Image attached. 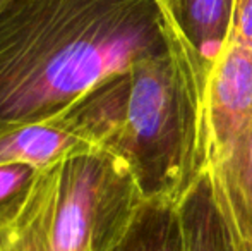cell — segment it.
<instances>
[{"instance_id": "cell-3", "label": "cell", "mask_w": 252, "mask_h": 251, "mask_svg": "<svg viewBox=\"0 0 252 251\" xmlns=\"http://www.w3.org/2000/svg\"><path fill=\"white\" fill-rule=\"evenodd\" d=\"M146 201L136 176L100 148L74 153L38 176L2 251H113Z\"/></svg>"}, {"instance_id": "cell-8", "label": "cell", "mask_w": 252, "mask_h": 251, "mask_svg": "<svg viewBox=\"0 0 252 251\" xmlns=\"http://www.w3.org/2000/svg\"><path fill=\"white\" fill-rule=\"evenodd\" d=\"M113 251H184L179 205L146 198Z\"/></svg>"}, {"instance_id": "cell-10", "label": "cell", "mask_w": 252, "mask_h": 251, "mask_svg": "<svg viewBox=\"0 0 252 251\" xmlns=\"http://www.w3.org/2000/svg\"><path fill=\"white\" fill-rule=\"evenodd\" d=\"M41 171L30 164L0 167V238L19 218Z\"/></svg>"}, {"instance_id": "cell-11", "label": "cell", "mask_w": 252, "mask_h": 251, "mask_svg": "<svg viewBox=\"0 0 252 251\" xmlns=\"http://www.w3.org/2000/svg\"><path fill=\"white\" fill-rule=\"evenodd\" d=\"M228 36L252 45V0H233Z\"/></svg>"}, {"instance_id": "cell-12", "label": "cell", "mask_w": 252, "mask_h": 251, "mask_svg": "<svg viewBox=\"0 0 252 251\" xmlns=\"http://www.w3.org/2000/svg\"><path fill=\"white\" fill-rule=\"evenodd\" d=\"M159 5L163 7V10H165V16H166V21H168V28H172V30H182L180 28V24L177 23V3H179V0H158Z\"/></svg>"}, {"instance_id": "cell-7", "label": "cell", "mask_w": 252, "mask_h": 251, "mask_svg": "<svg viewBox=\"0 0 252 251\" xmlns=\"http://www.w3.org/2000/svg\"><path fill=\"white\" fill-rule=\"evenodd\" d=\"M232 5L233 0H179L177 3V23L208 69L228 36Z\"/></svg>"}, {"instance_id": "cell-6", "label": "cell", "mask_w": 252, "mask_h": 251, "mask_svg": "<svg viewBox=\"0 0 252 251\" xmlns=\"http://www.w3.org/2000/svg\"><path fill=\"white\" fill-rule=\"evenodd\" d=\"M91 148L55 119L43 122H0V167L30 164L47 169Z\"/></svg>"}, {"instance_id": "cell-4", "label": "cell", "mask_w": 252, "mask_h": 251, "mask_svg": "<svg viewBox=\"0 0 252 251\" xmlns=\"http://www.w3.org/2000/svg\"><path fill=\"white\" fill-rule=\"evenodd\" d=\"M204 122L209 164L252 122V45L226 36L206 79Z\"/></svg>"}, {"instance_id": "cell-13", "label": "cell", "mask_w": 252, "mask_h": 251, "mask_svg": "<svg viewBox=\"0 0 252 251\" xmlns=\"http://www.w3.org/2000/svg\"><path fill=\"white\" fill-rule=\"evenodd\" d=\"M3 3H5V0H0V7H2V5H3Z\"/></svg>"}, {"instance_id": "cell-5", "label": "cell", "mask_w": 252, "mask_h": 251, "mask_svg": "<svg viewBox=\"0 0 252 251\" xmlns=\"http://www.w3.org/2000/svg\"><path fill=\"white\" fill-rule=\"evenodd\" d=\"M204 176L233 250L252 251V122Z\"/></svg>"}, {"instance_id": "cell-14", "label": "cell", "mask_w": 252, "mask_h": 251, "mask_svg": "<svg viewBox=\"0 0 252 251\" xmlns=\"http://www.w3.org/2000/svg\"><path fill=\"white\" fill-rule=\"evenodd\" d=\"M0 251H2V250H0Z\"/></svg>"}, {"instance_id": "cell-9", "label": "cell", "mask_w": 252, "mask_h": 251, "mask_svg": "<svg viewBox=\"0 0 252 251\" xmlns=\"http://www.w3.org/2000/svg\"><path fill=\"white\" fill-rule=\"evenodd\" d=\"M184 251H235L216 214L206 176L179 205Z\"/></svg>"}, {"instance_id": "cell-1", "label": "cell", "mask_w": 252, "mask_h": 251, "mask_svg": "<svg viewBox=\"0 0 252 251\" xmlns=\"http://www.w3.org/2000/svg\"><path fill=\"white\" fill-rule=\"evenodd\" d=\"M158 0H5L0 122H43L168 47Z\"/></svg>"}, {"instance_id": "cell-2", "label": "cell", "mask_w": 252, "mask_h": 251, "mask_svg": "<svg viewBox=\"0 0 252 251\" xmlns=\"http://www.w3.org/2000/svg\"><path fill=\"white\" fill-rule=\"evenodd\" d=\"M168 33L166 50L105 79L53 119L120 158L148 200L180 205L208 165L209 69L186 35Z\"/></svg>"}]
</instances>
